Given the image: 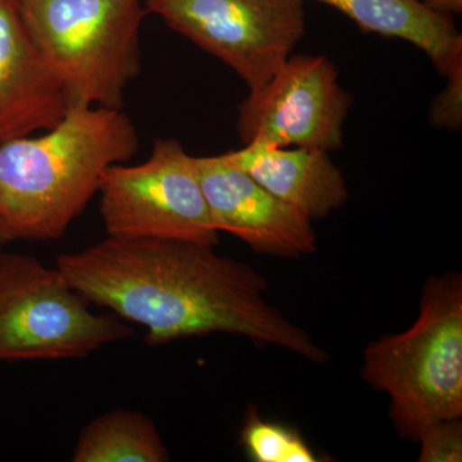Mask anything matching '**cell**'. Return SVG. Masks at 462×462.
<instances>
[{"label":"cell","instance_id":"cell-2","mask_svg":"<svg viewBox=\"0 0 462 462\" xmlns=\"http://www.w3.org/2000/svg\"><path fill=\"white\" fill-rule=\"evenodd\" d=\"M123 109L72 106L56 126L0 144V245L60 239L103 173L138 152Z\"/></svg>","mask_w":462,"mask_h":462},{"label":"cell","instance_id":"cell-9","mask_svg":"<svg viewBox=\"0 0 462 462\" xmlns=\"http://www.w3.org/2000/svg\"><path fill=\"white\" fill-rule=\"evenodd\" d=\"M216 229L233 234L257 254L300 258L315 254L312 221L276 199L220 156L194 157Z\"/></svg>","mask_w":462,"mask_h":462},{"label":"cell","instance_id":"cell-1","mask_svg":"<svg viewBox=\"0 0 462 462\" xmlns=\"http://www.w3.org/2000/svg\"><path fill=\"white\" fill-rule=\"evenodd\" d=\"M56 266L88 302L145 328L149 346L225 333L312 363L329 360L307 331L267 302L263 273L209 245L107 236L60 254Z\"/></svg>","mask_w":462,"mask_h":462},{"label":"cell","instance_id":"cell-7","mask_svg":"<svg viewBox=\"0 0 462 462\" xmlns=\"http://www.w3.org/2000/svg\"><path fill=\"white\" fill-rule=\"evenodd\" d=\"M148 14L263 88L305 36V0H144Z\"/></svg>","mask_w":462,"mask_h":462},{"label":"cell","instance_id":"cell-8","mask_svg":"<svg viewBox=\"0 0 462 462\" xmlns=\"http://www.w3.org/2000/svg\"><path fill=\"white\" fill-rule=\"evenodd\" d=\"M354 103L329 58L298 54L240 103V141L273 147L342 148L343 126Z\"/></svg>","mask_w":462,"mask_h":462},{"label":"cell","instance_id":"cell-3","mask_svg":"<svg viewBox=\"0 0 462 462\" xmlns=\"http://www.w3.org/2000/svg\"><path fill=\"white\" fill-rule=\"evenodd\" d=\"M363 379L391 398L398 434L418 440L428 425L462 416V276H430L410 329L382 336L364 352Z\"/></svg>","mask_w":462,"mask_h":462},{"label":"cell","instance_id":"cell-15","mask_svg":"<svg viewBox=\"0 0 462 462\" xmlns=\"http://www.w3.org/2000/svg\"><path fill=\"white\" fill-rule=\"evenodd\" d=\"M421 451L419 462L462 461L461 419L439 420L428 425L419 434Z\"/></svg>","mask_w":462,"mask_h":462},{"label":"cell","instance_id":"cell-6","mask_svg":"<svg viewBox=\"0 0 462 462\" xmlns=\"http://www.w3.org/2000/svg\"><path fill=\"white\" fill-rule=\"evenodd\" d=\"M98 193L107 236L217 245L220 231L209 214L194 156L175 139H157L141 165L109 167Z\"/></svg>","mask_w":462,"mask_h":462},{"label":"cell","instance_id":"cell-14","mask_svg":"<svg viewBox=\"0 0 462 462\" xmlns=\"http://www.w3.org/2000/svg\"><path fill=\"white\" fill-rule=\"evenodd\" d=\"M240 446L254 462L322 461L300 431L287 425L263 420L254 407H249L245 413L240 430Z\"/></svg>","mask_w":462,"mask_h":462},{"label":"cell","instance_id":"cell-10","mask_svg":"<svg viewBox=\"0 0 462 462\" xmlns=\"http://www.w3.org/2000/svg\"><path fill=\"white\" fill-rule=\"evenodd\" d=\"M69 108L27 32L17 0H0V144L51 129Z\"/></svg>","mask_w":462,"mask_h":462},{"label":"cell","instance_id":"cell-12","mask_svg":"<svg viewBox=\"0 0 462 462\" xmlns=\"http://www.w3.org/2000/svg\"><path fill=\"white\" fill-rule=\"evenodd\" d=\"M306 2V0H305ZM338 9L363 32L409 42L424 51L445 76L462 60V35L454 17L438 14L418 0H315Z\"/></svg>","mask_w":462,"mask_h":462},{"label":"cell","instance_id":"cell-5","mask_svg":"<svg viewBox=\"0 0 462 462\" xmlns=\"http://www.w3.org/2000/svg\"><path fill=\"white\" fill-rule=\"evenodd\" d=\"M89 305L57 266L0 254V361L83 358L133 336L118 316Z\"/></svg>","mask_w":462,"mask_h":462},{"label":"cell","instance_id":"cell-11","mask_svg":"<svg viewBox=\"0 0 462 462\" xmlns=\"http://www.w3.org/2000/svg\"><path fill=\"white\" fill-rule=\"evenodd\" d=\"M223 156L309 220H322L348 200L345 176L322 149L248 143Z\"/></svg>","mask_w":462,"mask_h":462},{"label":"cell","instance_id":"cell-13","mask_svg":"<svg viewBox=\"0 0 462 462\" xmlns=\"http://www.w3.org/2000/svg\"><path fill=\"white\" fill-rule=\"evenodd\" d=\"M74 462H166L170 454L147 415L112 410L84 427L76 442Z\"/></svg>","mask_w":462,"mask_h":462},{"label":"cell","instance_id":"cell-17","mask_svg":"<svg viewBox=\"0 0 462 462\" xmlns=\"http://www.w3.org/2000/svg\"><path fill=\"white\" fill-rule=\"evenodd\" d=\"M418 2L438 14H448L452 17L462 14V0H418Z\"/></svg>","mask_w":462,"mask_h":462},{"label":"cell","instance_id":"cell-16","mask_svg":"<svg viewBox=\"0 0 462 462\" xmlns=\"http://www.w3.org/2000/svg\"><path fill=\"white\" fill-rule=\"evenodd\" d=\"M445 89L433 99L430 120L436 129L457 132L462 127V60L445 75Z\"/></svg>","mask_w":462,"mask_h":462},{"label":"cell","instance_id":"cell-4","mask_svg":"<svg viewBox=\"0 0 462 462\" xmlns=\"http://www.w3.org/2000/svg\"><path fill=\"white\" fill-rule=\"evenodd\" d=\"M69 107L123 109L142 69L144 0H17Z\"/></svg>","mask_w":462,"mask_h":462}]
</instances>
